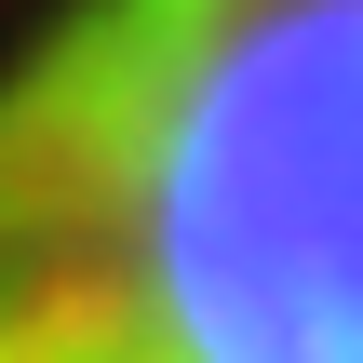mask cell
<instances>
[{
	"label": "cell",
	"instance_id": "1",
	"mask_svg": "<svg viewBox=\"0 0 363 363\" xmlns=\"http://www.w3.org/2000/svg\"><path fill=\"white\" fill-rule=\"evenodd\" d=\"M0 363H363V0H54L0 54Z\"/></svg>",
	"mask_w": 363,
	"mask_h": 363
}]
</instances>
